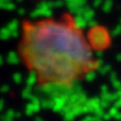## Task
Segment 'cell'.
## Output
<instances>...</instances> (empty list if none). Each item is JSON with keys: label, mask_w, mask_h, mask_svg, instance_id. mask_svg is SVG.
Segmentation results:
<instances>
[{"label": "cell", "mask_w": 121, "mask_h": 121, "mask_svg": "<svg viewBox=\"0 0 121 121\" xmlns=\"http://www.w3.org/2000/svg\"><path fill=\"white\" fill-rule=\"evenodd\" d=\"M94 48L70 13L21 21L18 56L40 101L59 114H80L85 106L82 84L99 67Z\"/></svg>", "instance_id": "1"}]
</instances>
